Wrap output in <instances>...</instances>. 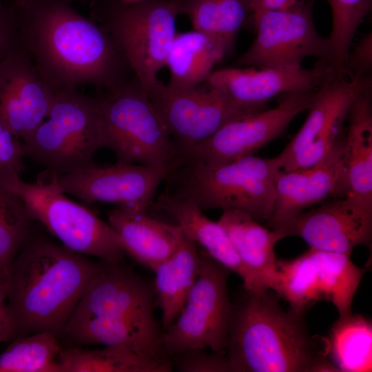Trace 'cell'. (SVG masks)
<instances>
[{"instance_id": "cell-1", "label": "cell", "mask_w": 372, "mask_h": 372, "mask_svg": "<svg viewBox=\"0 0 372 372\" xmlns=\"http://www.w3.org/2000/svg\"><path fill=\"white\" fill-rule=\"evenodd\" d=\"M21 48L56 91L90 84L108 90L123 84V54L109 32L69 0H6Z\"/></svg>"}, {"instance_id": "cell-2", "label": "cell", "mask_w": 372, "mask_h": 372, "mask_svg": "<svg viewBox=\"0 0 372 372\" xmlns=\"http://www.w3.org/2000/svg\"><path fill=\"white\" fill-rule=\"evenodd\" d=\"M30 234L10 265L8 313L15 338L42 331L59 336L101 263Z\"/></svg>"}, {"instance_id": "cell-3", "label": "cell", "mask_w": 372, "mask_h": 372, "mask_svg": "<svg viewBox=\"0 0 372 372\" xmlns=\"http://www.w3.org/2000/svg\"><path fill=\"white\" fill-rule=\"evenodd\" d=\"M226 355L232 372L336 371L324 337L310 335L303 316L283 310L268 291L244 289L231 302Z\"/></svg>"}, {"instance_id": "cell-4", "label": "cell", "mask_w": 372, "mask_h": 372, "mask_svg": "<svg viewBox=\"0 0 372 372\" xmlns=\"http://www.w3.org/2000/svg\"><path fill=\"white\" fill-rule=\"evenodd\" d=\"M280 170L277 156L250 155L215 164L186 162L167 176L166 192L192 201L203 211L234 210L256 220H268Z\"/></svg>"}, {"instance_id": "cell-5", "label": "cell", "mask_w": 372, "mask_h": 372, "mask_svg": "<svg viewBox=\"0 0 372 372\" xmlns=\"http://www.w3.org/2000/svg\"><path fill=\"white\" fill-rule=\"evenodd\" d=\"M22 142L25 156L57 176L95 163L108 146L98 99L76 87L57 91L47 118Z\"/></svg>"}, {"instance_id": "cell-6", "label": "cell", "mask_w": 372, "mask_h": 372, "mask_svg": "<svg viewBox=\"0 0 372 372\" xmlns=\"http://www.w3.org/2000/svg\"><path fill=\"white\" fill-rule=\"evenodd\" d=\"M0 185L17 195L31 218L68 249L105 263L123 260L125 251L118 234L90 209L66 197L56 174L44 170L33 183L12 174L1 179Z\"/></svg>"}, {"instance_id": "cell-7", "label": "cell", "mask_w": 372, "mask_h": 372, "mask_svg": "<svg viewBox=\"0 0 372 372\" xmlns=\"http://www.w3.org/2000/svg\"><path fill=\"white\" fill-rule=\"evenodd\" d=\"M97 98L108 146L118 163L172 171L183 164L173 139L138 83L121 85Z\"/></svg>"}, {"instance_id": "cell-8", "label": "cell", "mask_w": 372, "mask_h": 372, "mask_svg": "<svg viewBox=\"0 0 372 372\" xmlns=\"http://www.w3.org/2000/svg\"><path fill=\"white\" fill-rule=\"evenodd\" d=\"M112 36L136 82L147 94L160 81L181 14L180 0H145L118 3L101 12L93 10Z\"/></svg>"}, {"instance_id": "cell-9", "label": "cell", "mask_w": 372, "mask_h": 372, "mask_svg": "<svg viewBox=\"0 0 372 372\" xmlns=\"http://www.w3.org/2000/svg\"><path fill=\"white\" fill-rule=\"evenodd\" d=\"M199 252L195 283L176 319L163 331V345L170 358L194 348L226 353L231 307L227 281L231 271L203 250Z\"/></svg>"}, {"instance_id": "cell-10", "label": "cell", "mask_w": 372, "mask_h": 372, "mask_svg": "<svg viewBox=\"0 0 372 372\" xmlns=\"http://www.w3.org/2000/svg\"><path fill=\"white\" fill-rule=\"evenodd\" d=\"M251 17L256 35L238 59V66L299 67L307 57L331 64L329 41L316 28L312 0L284 9L255 10Z\"/></svg>"}, {"instance_id": "cell-11", "label": "cell", "mask_w": 372, "mask_h": 372, "mask_svg": "<svg viewBox=\"0 0 372 372\" xmlns=\"http://www.w3.org/2000/svg\"><path fill=\"white\" fill-rule=\"evenodd\" d=\"M204 84L174 87L159 81L146 94L183 163L191 151L222 127L262 111L239 105L220 90Z\"/></svg>"}, {"instance_id": "cell-12", "label": "cell", "mask_w": 372, "mask_h": 372, "mask_svg": "<svg viewBox=\"0 0 372 372\" xmlns=\"http://www.w3.org/2000/svg\"><path fill=\"white\" fill-rule=\"evenodd\" d=\"M371 85V77L335 74L324 82L314 93L302 127L276 156L281 170L307 167L322 160L339 137L353 101Z\"/></svg>"}, {"instance_id": "cell-13", "label": "cell", "mask_w": 372, "mask_h": 372, "mask_svg": "<svg viewBox=\"0 0 372 372\" xmlns=\"http://www.w3.org/2000/svg\"><path fill=\"white\" fill-rule=\"evenodd\" d=\"M316 90L284 94L276 107L229 122L191 151L184 163L215 164L254 155L308 110Z\"/></svg>"}, {"instance_id": "cell-14", "label": "cell", "mask_w": 372, "mask_h": 372, "mask_svg": "<svg viewBox=\"0 0 372 372\" xmlns=\"http://www.w3.org/2000/svg\"><path fill=\"white\" fill-rule=\"evenodd\" d=\"M282 238L299 237L310 249L351 256L372 237V204L347 196L270 225Z\"/></svg>"}, {"instance_id": "cell-15", "label": "cell", "mask_w": 372, "mask_h": 372, "mask_svg": "<svg viewBox=\"0 0 372 372\" xmlns=\"http://www.w3.org/2000/svg\"><path fill=\"white\" fill-rule=\"evenodd\" d=\"M171 172L136 163H94L56 176L64 194L87 204L111 203L118 208L146 211L157 188Z\"/></svg>"}, {"instance_id": "cell-16", "label": "cell", "mask_w": 372, "mask_h": 372, "mask_svg": "<svg viewBox=\"0 0 372 372\" xmlns=\"http://www.w3.org/2000/svg\"><path fill=\"white\" fill-rule=\"evenodd\" d=\"M156 307L152 284L121 262H102L68 321L101 318L157 323Z\"/></svg>"}, {"instance_id": "cell-17", "label": "cell", "mask_w": 372, "mask_h": 372, "mask_svg": "<svg viewBox=\"0 0 372 372\" xmlns=\"http://www.w3.org/2000/svg\"><path fill=\"white\" fill-rule=\"evenodd\" d=\"M335 74L333 66L323 61L311 68H225L214 70L204 83L239 105L262 110L272 98L294 91L316 90Z\"/></svg>"}, {"instance_id": "cell-18", "label": "cell", "mask_w": 372, "mask_h": 372, "mask_svg": "<svg viewBox=\"0 0 372 372\" xmlns=\"http://www.w3.org/2000/svg\"><path fill=\"white\" fill-rule=\"evenodd\" d=\"M344 137L340 135L326 156L307 167L280 170L275 184L270 225L323 202L327 197L346 196L344 167Z\"/></svg>"}, {"instance_id": "cell-19", "label": "cell", "mask_w": 372, "mask_h": 372, "mask_svg": "<svg viewBox=\"0 0 372 372\" xmlns=\"http://www.w3.org/2000/svg\"><path fill=\"white\" fill-rule=\"evenodd\" d=\"M156 206L171 216L183 234L197 247L240 276L244 289L263 292L245 267L228 235L218 221L209 219L203 210L192 201L167 192L161 194Z\"/></svg>"}, {"instance_id": "cell-20", "label": "cell", "mask_w": 372, "mask_h": 372, "mask_svg": "<svg viewBox=\"0 0 372 372\" xmlns=\"http://www.w3.org/2000/svg\"><path fill=\"white\" fill-rule=\"evenodd\" d=\"M108 220L125 254L152 271L173 254L183 237L176 224L155 220L146 211L116 207L109 211Z\"/></svg>"}, {"instance_id": "cell-21", "label": "cell", "mask_w": 372, "mask_h": 372, "mask_svg": "<svg viewBox=\"0 0 372 372\" xmlns=\"http://www.w3.org/2000/svg\"><path fill=\"white\" fill-rule=\"evenodd\" d=\"M371 87L360 92L348 112L344 145L346 196L372 204Z\"/></svg>"}, {"instance_id": "cell-22", "label": "cell", "mask_w": 372, "mask_h": 372, "mask_svg": "<svg viewBox=\"0 0 372 372\" xmlns=\"http://www.w3.org/2000/svg\"><path fill=\"white\" fill-rule=\"evenodd\" d=\"M218 223L228 235L247 270L262 291L273 289L277 258L275 245L282 240L273 229L260 225L251 216L238 211H223Z\"/></svg>"}, {"instance_id": "cell-23", "label": "cell", "mask_w": 372, "mask_h": 372, "mask_svg": "<svg viewBox=\"0 0 372 372\" xmlns=\"http://www.w3.org/2000/svg\"><path fill=\"white\" fill-rule=\"evenodd\" d=\"M64 334L80 344L121 346L148 358L172 360L164 349L158 323L88 318L68 321Z\"/></svg>"}, {"instance_id": "cell-24", "label": "cell", "mask_w": 372, "mask_h": 372, "mask_svg": "<svg viewBox=\"0 0 372 372\" xmlns=\"http://www.w3.org/2000/svg\"><path fill=\"white\" fill-rule=\"evenodd\" d=\"M231 47L223 40L196 30L176 32L165 67L168 85L189 87L204 83Z\"/></svg>"}, {"instance_id": "cell-25", "label": "cell", "mask_w": 372, "mask_h": 372, "mask_svg": "<svg viewBox=\"0 0 372 372\" xmlns=\"http://www.w3.org/2000/svg\"><path fill=\"white\" fill-rule=\"evenodd\" d=\"M199 264L198 248L183 234L176 251L154 271L153 287L156 307L161 311L163 331L174 322L184 307L197 278Z\"/></svg>"}, {"instance_id": "cell-26", "label": "cell", "mask_w": 372, "mask_h": 372, "mask_svg": "<svg viewBox=\"0 0 372 372\" xmlns=\"http://www.w3.org/2000/svg\"><path fill=\"white\" fill-rule=\"evenodd\" d=\"M0 73L23 113L28 138L47 118L57 91L41 76L22 48L0 62Z\"/></svg>"}, {"instance_id": "cell-27", "label": "cell", "mask_w": 372, "mask_h": 372, "mask_svg": "<svg viewBox=\"0 0 372 372\" xmlns=\"http://www.w3.org/2000/svg\"><path fill=\"white\" fill-rule=\"evenodd\" d=\"M328 360L336 371L366 372L372 369V324L366 317H339L324 337Z\"/></svg>"}, {"instance_id": "cell-28", "label": "cell", "mask_w": 372, "mask_h": 372, "mask_svg": "<svg viewBox=\"0 0 372 372\" xmlns=\"http://www.w3.org/2000/svg\"><path fill=\"white\" fill-rule=\"evenodd\" d=\"M59 363L61 372H171L174 369L172 360L148 358L121 346L62 349Z\"/></svg>"}, {"instance_id": "cell-29", "label": "cell", "mask_w": 372, "mask_h": 372, "mask_svg": "<svg viewBox=\"0 0 372 372\" xmlns=\"http://www.w3.org/2000/svg\"><path fill=\"white\" fill-rule=\"evenodd\" d=\"M181 13L194 30L217 37L230 47L253 10L249 0H180Z\"/></svg>"}, {"instance_id": "cell-30", "label": "cell", "mask_w": 372, "mask_h": 372, "mask_svg": "<svg viewBox=\"0 0 372 372\" xmlns=\"http://www.w3.org/2000/svg\"><path fill=\"white\" fill-rule=\"evenodd\" d=\"M290 306L289 311L302 315L316 302L324 299L313 250L291 260H277L273 289Z\"/></svg>"}, {"instance_id": "cell-31", "label": "cell", "mask_w": 372, "mask_h": 372, "mask_svg": "<svg viewBox=\"0 0 372 372\" xmlns=\"http://www.w3.org/2000/svg\"><path fill=\"white\" fill-rule=\"evenodd\" d=\"M311 249L324 300L333 303L339 317L351 314L353 298L366 269L356 266L349 255Z\"/></svg>"}, {"instance_id": "cell-32", "label": "cell", "mask_w": 372, "mask_h": 372, "mask_svg": "<svg viewBox=\"0 0 372 372\" xmlns=\"http://www.w3.org/2000/svg\"><path fill=\"white\" fill-rule=\"evenodd\" d=\"M0 355V372H61L58 336L42 331L19 336Z\"/></svg>"}, {"instance_id": "cell-33", "label": "cell", "mask_w": 372, "mask_h": 372, "mask_svg": "<svg viewBox=\"0 0 372 372\" xmlns=\"http://www.w3.org/2000/svg\"><path fill=\"white\" fill-rule=\"evenodd\" d=\"M332 14V26L328 37L331 65L338 76L344 75V63L351 50L355 34L369 12L372 0H326Z\"/></svg>"}, {"instance_id": "cell-34", "label": "cell", "mask_w": 372, "mask_h": 372, "mask_svg": "<svg viewBox=\"0 0 372 372\" xmlns=\"http://www.w3.org/2000/svg\"><path fill=\"white\" fill-rule=\"evenodd\" d=\"M32 220L21 199L0 185V265L11 264L30 233Z\"/></svg>"}, {"instance_id": "cell-35", "label": "cell", "mask_w": 372, "mask_h": 372, "mask_svg": "<svg viewBox=\"0 0 372 372\" xmlns=\"http://www.w3.org/2000/svg\"><path fill=\"white\" fill-rule=\"evenodd\" d=\"M194 348L171 357L173 367L179 372H232L226 353Z\"/></svg>"}, {"instance_id": "cell-36", "label": "cell", "mask_w": 372, "mask_h": 372, "mask_svg": "<svg viewBox=\"0 0 372 372\" xmlns=\"http://www.w3.org/2000/svg\"><path fill=\"white\" fill-rule=\"evenodd\" d=\"M22 141L16 136L0 116V180L21 174L25 169Z\"/></svg>"}, {"instance_id": "cell-37", "label": "cell", "mask_w": 372, "mask_h": 372, "mask_svg": "<svg viewBox=\"0 0 372 372\" xmlns=\"http://www.w3.org/2000/svg\"><path fill=\"white\" fill-rule=\"evenodd\" d=\"M344 75L353 79L371 77L372 32L363 35L349 54L344 63Z\"/></svg>"}, {"instance_id": "cell-38", "label": "cell", "mask_w": 372, "mask_h": 372, "mask_svg": "<svg viewBox=\"0 0 372 372\" xmlns=\"http://www.w3.org/2000/svg\"><path fill=\"white\" fill-rule=\"evenodd\" d=\"M21 48L14 12L7 3L0 0V62Z\"/></svg>"}, {"instance_id": "cell-39", "label": "cell", "mask_w": 372, "mask_h": 372, "mask_svg": "<svg viewBox=\"0 0 372 372\" xmlns=\"http://www.w3.org/2000/svg\"><path fill=\"white\" fill-rule=\"evenodd\" d=\"M10 265H0V343L11 342L15 338L6 307Z\"/></svg>"}, {"instance_id": "cell-40", "label": "cell", "mask_w": 372, "mask_h": 372, "mask_svg": "<svg viewBox=\"0 0 372 372\" xmlns=\"http://www.w3.org/2000/svg\"><path fill=\"white\" fill-rule=\"evenodd\" d=\"M304 0H249L253 12L258 10H277L291 7Z\"/></svg>"}, {"instance_id": "cell-41", "label": "cell", "mask_w": 372, "mask_h": 372, "mask_svg": "<svg viewBox=\"0 0 372 372\" xmlns=\"http://www.w3.org/2000/svg\"><path fill=\"white\" fill-rule=\"evenodd\" d=\"M123 3H137L145 0H120Z\"/></svg>"}]
</instances>
